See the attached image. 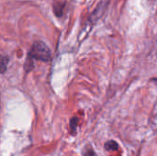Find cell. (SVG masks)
<instances>
[{
	"label": "cell",
	"instance_id": "obj_1",
	"mask_svg": "<svg viewBox=\"0 0 157 156\" xmlns=\"http://www.w3.org/2000/svg\"><path fill=\"white\" fill-rule=\"evenodd\" d=\"M29 59L32 61L38 60L42 62H48L51 59V51L45 43L41 41H36L31 47Z\"/></svg>",
	"mask_w": 157,
	"mask_h": 156
},
{
	"label": "cell",
	"instance_id": "obj_2",
	"mask_svg": "<svg viewBox=\"0 0 157 156\" xmlns=\"http://www.w3.org/2000/svg\"><path fill=\"white\" fill-rule=\"evenodd\" d=\"M8 62H9L8 57H6V55H0V73L1 74L6 72Z\"/></svg>",
	"mask_w": 157,
	"mask_h": 156
},
{
	"label": "cell",
	"instance_id": "obj_3",
	"mask_svg": "<svg viewBox=\"0 0 157 156\" xmlns=\"http://www.w3.org/2000/svg\"><path fill=\"white\" fill-rule=\"evenodd\" d=\"M105 149L108 151H116L119 149V145L114 141H109L105 143Z\"/></svg>",
	"mask_w": 157,
	"mask_h": 156
}]
</instances>
